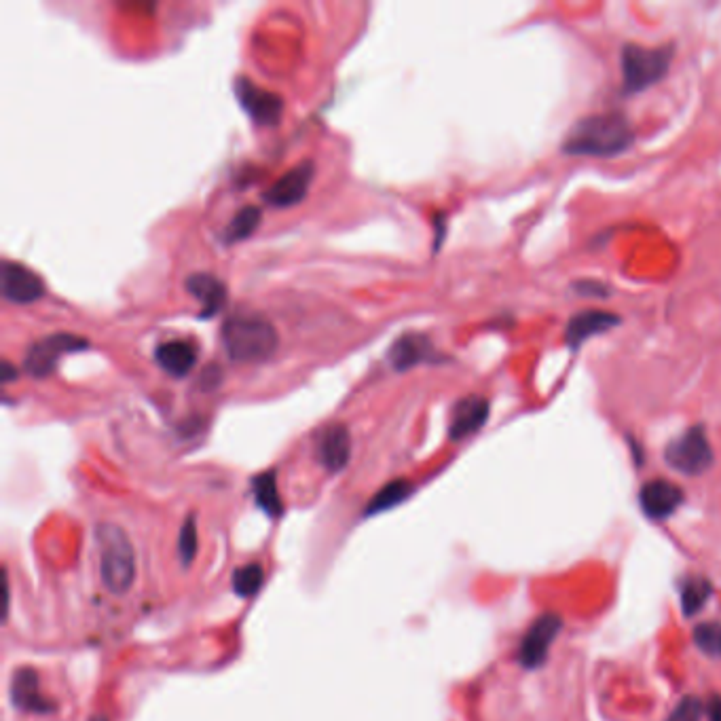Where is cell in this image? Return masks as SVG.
<instances>
[{
    "instance_id": "obj_1",
    "label": "cell",
    "mask_w": 721,
    "mask_h": 721,
    "mask_svg": "<svg viewBox=\"0 0 721 721\" xmlns=\"http://www.w3.org/2000/svg\"><path fill=\"white\" fill-rule=\"evenodd\" d=\"M633 127L618 113L580 119L563 142V153L584 157H614L633 144Z\"/></svg>"
},
{
    "instance_id": "obj_2",
    "label": "cell",
    "mask_w": 721,
    "mask_h": 721,
    "mask_svg": "<svg viewBox=\"0 0 721 721\" xmlns=\"http://www.w3.org/2000/svg\"><path fill=\"white\" fill-rule=\"evenodd\" d=\"M96 544L100 552V576L113 595H125L136 580V552L127 533L113 523L96 527Z\"/></svg>"
},
{
    "instance_id": "obj_3",
    "label": "cell",
    "mask_w": 721,
    "mask_h": 721,
    "mask_svg": "<svg viewBox=\"0 0 721 721\" xmlns=\"http://www.w3.org/2000/svg\"><path fill=\"white\" fill-rule=\"evenodd\" d=\"M220 335L229 358L235 362H265L280 345L275 326L261 316H231Z\"/></svg>"
},
{
    "instance_id": "obj_4",
    "label": "cell",
    "mask_w": 721,
    "mask_h": 721,
    "mask_svg": "<svg viewBox=\"0 0 721 721\" xmlns=\"http://www.w3.org/2000/svg\"><path fill=\"white\" fill-rule=\"evenodd\" d=\"M673 51L669 47L626 45L622 49V79L626 94H637L658 83L669 72Z\"/></svg>"
},
{
    "instance_id": "obj_5",
    "label": "cell",
    "mask_w": 721,
    "mask_h": 721,
    "mask_svg": "<svg viewBox=\"0 0 721 721\" xmlns=\"http://www.w3.org/2000/svg\"><path fill=\"white\" fill-rule=\"evenodd\" d=\"M664 459H667V464L673 470L681 474L698 476L707 472L713 464V449L705 428L694 425V428L677 436L664 451Z\"/></svg>"
},
{
    "instance_id": "obj_6",
    "label": "cell",
    "mask_w": 721,
    "mask_h": 721,
    "mask_svg": "<svg viewBox=\"0 0 721 721\" xmlns=\"http://www.w3.org/2000/svg\"><path fill=\"white\" fill-rule=\"evenodd\" d=\"M87 347H89V343L83 337L51 335V337H45L28 347L26 358H24V368L28 375H32L36 379H43L55 371V366H58V362L64 354H70V351H81Z\"/></svg>"
},
{
    "instance_id": "obj_7",
    "label": "cell",
    "mask_w": 721,
    "mask_h": 721,
    "mask_svg": "<svg viewBox=\"0 0 721 721\" xmlns=\"http://www.w3.org/2000/svg\"><path fill=\"white\" fill-rule=\"evenodd\" d=\"M3 297L15 305H32L45 297L43 277L22 263L5 261L0 269Z\"/></svg>"
},
{
    "instance_id": "obj_8",
    "label": "cell",
    "mask_w": 721,
    "mask_h": 721,
    "mask_svg": "<svg viewBox=\"0 0 721 721\" xmlns=\"http://www.w3.org/2000/svg\"><path fill=\"white\" fill-rule=\"evenodd\" d=\"M561 626H563L561 618L554 614H546L529 626V631L525 633L519 647V662L525 669L542 667L548 658L550 645L561 631Z\"/></svg>"
},
{
    "instance_id": "obj_9",
    "label": "cell",
    "mask_w": 721,
    "mask_h": 721,
    "mask_svg": "<svg viewBox=\"0 0 721 721\" xmlns=\"http://www.w3.org/2000/svg\"><path fill=\"white\" fill-rule=\"evenodd\" d=\"M313 174H316V165L311 161L294 165L290 172H286L280 180H275L271 184V187L263 193V199L273 208L297 206V203H301L307 197Z\"/></svg>"
},
{
    "instance_id": "obj_10",
    "label": "cell",
    "mask_w": 721,
    "mask_h": 721,
    "mask_svg": "<svg viewBox=\"0 0 721 721\" xmlns=\"http://www.w3.org/2000/svg\"><path fill=\"white\" fill-rule=\"evenodd\" d=\"M235 94L248 110L252 121L258 125H275L284 113V100L280 96L254 85L248 79L235 81Z\"/></svg>"
},
{
    "instance_id": "obj_11",
    "label": "cell",
    "mask_w": 721,
    "mask_h": 721,
    "mask_svg": "<svg viewBox=\"0 0 721 721\" xmlns=\"http://www.w3.org/2000/svg\"><path fill=\"white\" fill-rule=\"evenodd\" d=\"M639 502L643 512L650 516L654 521H662L669 519V516L683 504V491L669 483V480H650L645 483L641 493H639Z\"/></svg>"
},
{
    "instance_id": "obj_12",
    "label": "cell",
    "mask_w": 721,
    "mask_h": 721,
    "mask_svg": "<svg viewBox=\"0 0 721 721\" xmlns=\"http://www.w3.org/2000/svg\"><path fill=\"white\" fill-rule=\"evenodd\" d=\"M618 324H620V318L612 311H603V309L580 311L569 320V324L565 328V343L571 349H578L590 337L603 335V332L612 330Z\"/></svg>"
},
{
    "instance_id": "obj_13",
    "label": "cell",
    "mask_w": 721,
    "mask_h": 721,
    "mask_svg": "<svg viewBox=\"0 0 721 721\" xmlns=\"http://www.w3.org/2000/svg\"><path fill=\"white\" fill-rule=\"evenodd\" d=\"M351 455V436L343 423L324 428L316 440V457L328 472H339L347 466Z\"/></svg>"
},
{
    "instance_id": "obj_14",
    "label": "cell",
    "mask_w": 721,
    "mask_h": 721,
    "mask_svg": "<svg viewBox=\"0 0 721 721\" xmlns=\"http://www.w3.org/2000/svg\"><path fill=\"white\" fill-rule=\"evenodd\" d=\"M489 400L483 396H466L461 398L451 413L449 436L451 440H464L476 434L489 419Z\"/></svg>"
},
{
    "instance_id": "obj_15",
    "label": "cell",
    "mask_w": 721,
    "mask_h": 721,
    "mask_svg": "<svg viewBox=\"0 0 721 721\" xmlns=\"http://www.w3.org/2000/svg\"><path fill=\"white\" fill-rule=\"evenodd\" d=\"M11 702L22 711L28 713H51L53 705L51 700L43 696L41 692V683H39V675L32 669H20L13 673L11 679Z\"/></svg>"
},
{
    "instance_id": "obj_16",
    "label": "cell",
    "mask_w": 721,
    "mask_h": 721,
    "mask_svg": "<svg viewBox=\"0 0 721 721\" xmlns=\"http://www.w3.org/2000/svg\"><path fill=\"white\" fill-rule=\"evenodd\" d=\"M436 349L430 343L428 337L417 335V332H409V335H402L394 347L390 349V362L396 371H409V368L436 360Z\"/></svg>"
},
{
    "instance_id": "obj_17",
    "label": "cell",
    "mask_w": 721,
    "mask_h": 721,
    "mask_svg": "<svg viewBox=\"0 0 721 721\" xmlns=\"http://www.w3.org/2000/svg\"><path fill=\"white\" fill-rule=\"evenodd\" d=\"M187 290L201 303V318H214L227 303V286L212 273H193Z\"/></svg>"
},
{
    "instance_id": "obj_18",
    "label": "cell",
    "mask_w": 721,
    "mask_h": 721,
    "mask_svg": "<svg viewBox=\"0 0 721 721\" xmlns=\"http://www.w3.org/2000/svg\"><path fill=\"white\" fill-rule=\"evenodd\" d=\"M155 360L172 377H187L197 364V347L189 341H168L155 349Z\"/></svg>"
},
{
    "instance_id": "obj_19",
    "label": "cell",
    "mask_w": 721,
    "mask_h": 721,
    "mask_svg": "<svg viewBox=\"0 0 721 721\" xmlns=\"http://www.w3.org/2000/svg\"><path fill=\"white\" fill-rule=\"evenodd\" d=\"M252 489H254L256 504L261 506L267 514H271V516L282 514V499H280V493H277L275 472H265L261 476H256L252 480Z\"/></svg>"
},
{
    "instance_id": "obj_20",
    "label": "cell",
    "mask_w": 721,
    "mask_h": 721,
    "mask_svg": "<svg viewBox=\"0 0 721 721\" xmlns=\"http://www.w3.org/2000/svg\"><path fill=\"white\" fill-rule=\"evenodd\" d=\"M261 218H263L261 208H256V206H248L244 210H239L229 223L223 239L227 244L244 242V239H248L258 229V225H261Z\"/></svg>"
},
{
    "instance_id": "obj_21",
    "label": "cell",
    "mask_w": 721,
    "mask_h": 721,
    "mask_svg": "<svg viewBox=\"0 0 721 721\" xmlns=\"http://www.w3.org/2000/svg\"><path fill=\"white\" fill-rule=\"evenodd\" d=\"M411 493H413V487H411L409 480H394V483L385 485V487L373 497V502L368 504V508H366L364 514L371 516V514H379V512L390 510V508H396V506L402 504L404 499L409 497Z\"/></svg>"
},
{
    "instance_id": "obj_22",
    "label": "cell",
    "mask_w": 721,
    "mask_h": 721,
    "mask_svg": "<svg viewBox=\"0 0 721 721\" xmlns=\"http://www.w3.org/2000/svg\"><path fill=\"white\" fill-rule=\"evenodd\" d=\"M713 593L711 582L705 578H688L681 588V609L686 616H696L707 605Z\"/></svg>"
},
{
    "instance_id": "obj_23",
    "label": "cell",
    "mask_w": 721,
    "mask_h": 721,
    "mask_svg": "<svg viewBox=\"0 0 721 721\" xmlns=\"http://www.w3.org/2000/svg\"><path fill=\"white\" fill-rule=\"evenodd\" d=\"M265 580V571L258 563H248L244 567H239L233 571V590L235 595H239L242 599L254 597L258 590H261Z\"/></svg>"
},
{
    "instance_id": "obj_24",
    "label": "cell",
    "mask_w": 721,
    "mask_h": 721,
    "mask_svg": "<svg viewBox=\"0 0 721 721\" xmlns=\"http://www.w3.org/2000/svg\"><path fill=\"white\" fill-rule=\"evenodd\" d=\"M694 643L702 654L711 658H721V624L702 622L694 628Z\"/></svg>"
},
{
    "instance_id": "obj_25",
    "label": "cell",
    "mask_w": 721,
    "mask_h": 721,
    "mask_svg": "<svg viewBox=\"0 0 721 721\" xmlns=\"http://www.w3.org/2000/svg\"><path fill=\"white\" fill-rule=\"evenodd\" d=\"M195 552H197V525H195V516H189V519L184 521V525L180 529V538H178L180 563L191 565Z\"/></svg>"
},
{
    "instance_id": "obj_26",
    "label": "cell",
    "mask_w": 721,
    "mask_h": 721,
    "mask_svg": "<svg viewBox=\"0 0 721 721\" xmlns=\"http://www.w3.org/2000/svg\"><path fill=\"white\" fill-rule=\"evenodd\" d=\"M702 717V705L698 698H683L679 702V707L671 713V717L667 721H700Z\"/></svg>"
},
{
    "instance_id": "obj_27",
    "label": "cell",
    "mask_w": 721,
    "mask_h": 721,
    "mask_svg": "<svg viewBox=\"0 0 721 721\" xmlns=\"http://www.w3.org/2000/svg\"><path fill=\"white\" fill-rule=\"evenodd\" d=\"M573 290H576L578 294H584V297H607L609 290L605 284L601 282H590V280H584V282H576L573 284Z\"/></svg>"
},
{
    "instance_id": "obj_28",
    "label": "cell",
    "mask_w": 721,
    "mask_h": 721,
    "mask_svg": "<svg viewBox=\"0 0 721 721\" xmlns=\"http://www.w3.org/2000/svg\"><path fill=\"white\" fill-rule=\"evenodd\" d=\"M13 379H17V368L9 360H3V366H0V381L11 383Z\"/></svg>"
},
{
    "instance_id": "obj_29",
    "label": "cell",
    "mask_w": 721,
    "mask_h": 721,
    "mask_svg": "<svg viewBox=\"0 0 721 721\" xmlns=\"http://www.w3.org/2000/svg\"><path fill=\"white\" fill-rule=\"evenodd\" d=\"M707 713H709V721H721V696H713L709 700Z\"/></svg>"
},
{
    "instance_id": "obj_30",
    "label": "cell",
    "mask_w": 721,
    "mask_h": 721,
    "mask_svg": "<svg viewBox=\"0 0 721 721\" xmlns=\"http://www.w3.org/2000/svg\"><path fill=\"white\" fill-rule=\"evenodd\" d=\"M89 721H108L104 715H94V717H91Z\"/></svg>"
}]
</instances>
